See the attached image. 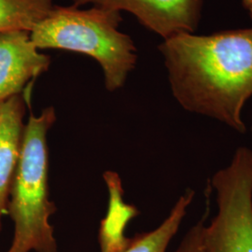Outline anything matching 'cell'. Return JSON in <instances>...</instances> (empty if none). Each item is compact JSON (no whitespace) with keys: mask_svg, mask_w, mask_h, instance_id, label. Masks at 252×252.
<instances>
[{"mask_svg":"<svg viewBox=\"0 0 252 252\" xmlns=\"http://www.w3.org/2000/svg\"><path fill=\"white\" fill-rule=\"evenodd\" d=\"M172 94L187 111L214 119L243 135V108L252 96V28L163 39Z\"/></svg>","mask_w":252,"mask_h":252,"instance_id":"6da1fadb","label":"cell"},{"mask_svg":"<svg viewBox=\"0 0 252 252\" xmlns=\"http://www.w3.org/2000/svg\"><path fill=\"white\" fill-rule=\"evenodd\" d=\"M121 12L94 6H54L30 32L37 49H58L85 54L99 63L109 92L121 89L136 63L132 38L119 30Z\"/></svg>","mask_w":252,"mask_h":252,"instance_id":"7a4b0ae2","label":"cell"},{"mask_svg":"<svg viewBox=\"0 0 252 252\" xmlns=\"http://www.w3.org/2000/svg\"><path fill=\"white\" fill-rule=\"evenodd\" d=\"M56 122L54 107L40 115L30 114L25 128L22 153L9 190L7 211L14 223L7 252H58L50 218L57 207L50 199L47 135Z\"/></svg>","mask_w":252,"mask_h":252,"instance_id":"3957f363","label":"cell"},{"mask_svg":"<svg viewBox=\"0 0 252 252\" xmlns=\"http://www.w3.org/2000/svg\"><path fill=\"white\" fill-rule=\"evenodd\" d=\"M218 212L205 226L207 252H252V150L236 149L211 179Z\"/></svg>","mask_w":252,"mask_h":252,"instance_id":"277c9868","label":"cell"},{"mask_svg":"<svg viewBox=\"0 0 252 252\" xmlns=\"http://www.w3.org/2000/svg\"><path fill=\"white\" fill-rule=\"evenodd\" d=\"M81 7L86 4L127 11L163 39L180 33H193L198 26L203 0H72Z\"/></svg>","mask_w":252,"mask_h":252,"instance_id":"5b68a950","label":"cell"},{"mask_svg":"<svg viewBox=\"0 0 252 252\" xmlns=\"http://www.w3.org/2000/svg\"><path fill=\"white\" fill-rule=\"evenodd\" d=\"M30 32H0V102L23 93L31 80L46 72L50 56L38 52Z\"/></svg>","mask_w":252,"mask_h":252,"instance_id":"8992f818","label":"cell"},{"mask_svg":"<svg viewBox=\"0 0 252 252\" xmlns=\"http://www.w3.org/2000/svg\"><path fill=\"white\" fill-rule=\"evenodd\" d=\"M28 104V98L22 94L0 102V232L22 153Z\"/></svg>","mask_w":252,"mask_h":252,"instance_id":"52a82bcc","label":"cell"},{"mask_svg":"<svg viewBox=\"0 0 252 252\" xmlns=\"http://www.w3.org/2000/svg\"><path fill=\"white\" fill-rule=\"evenodd\" d=\"M104 179L109 190V207L100 224V249L101 252H123L131 239L125 235L126 226L139 211L124 201V189L117 173L105 172Z\"/></svg>","mask_w":252,"mask_h":252,"instance_id":"ba28073f","label":"cell"},{"mask_svg":"<svg viewBox=\"0 0 252 252\" xmlns=\"http://www.w3.org/2000/svg\"><path fill=\"white\" fill-rule=\"evenodd\" d=\"M193 198L194 191L187 189L178 199L169 215L160 225L151 232L135 234L123 252H166L168 245L178 233Z\"/></svg>","mask_w":252,"mask_h":252,"instance_id":"9c48e42d","label":"cell"},{"mask_svg":"<svg viewBox=\"0 0 252 252\" xmlns=\"http://www.w3.org/2000/svg\"><path fill=\"white\" fill-rule=\"evenodd\" d=\"M53 7L52 0H0V32H31Z\"/></svg>","mask_w":252,"mask_h":252,"instance_id":"30bf717a","label":"cell"},{"mask_svg":"<svg viewBox=\"0 0 252 252\" xmlns=\"http://www.w3.org/2000/svg\"><path fill=\"white\" fill-rule=\"evenodd\" d=\"M208 214L209 207L198 221L189 228L177 250L173 252H207L204 246V230Z\"/></svg>","mask_w":252,"mask_h":252,"instance_id":"8fae6325","label":"cell"},{"mask_svg":"<svg viewBox=\"0 0 252 252\" xmlns=\"http://www.w3.org/2000/svg\"><path fill=\"white\" fill-rule=\"evenodd\" d=\"M243 6L252 19V0H243Z\"/></svg>","mask_w":252,"mask_h":252,"instance_id":"7c38bea8","label":"cell"},{"mask_svg":"<svg viewBox=\"0 0 252 252\" xmlns=\"http://www.w3.org/2000/svg\"></svg>","mask_w":252,"mask_h":252,"instance_id":"4fadbf2b","label":"cell"}]
</instances>
